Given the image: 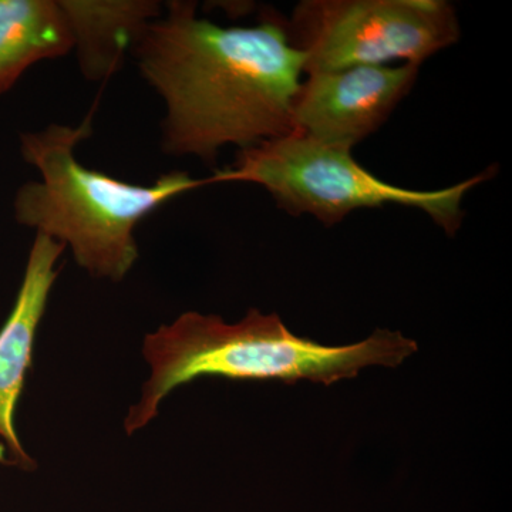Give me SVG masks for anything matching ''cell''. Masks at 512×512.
<instances>
[{
  "label": "cell",
  "mask_w": 512,
  "mask_h": 512,
  "mask_svg": "<svg viewBox=\"0 0 512 512\" xmlns=\"http://www.w3.org/2000/svg\"><path fill=\"white\" fill-rule=\"evenodd\" d=\"M165 5L130 55L167 107V156L214 163L222 147L295 133L292 103L305 56L289 43L284 16L266 9L258 25L225 28L200 18L197 3Z\"/></svg>",
  "instance_id": "obj_1"
},
{
  "label": "cell",
  "mask_w": 512,
  "mask_h": 512,
  "mask_svg": "<svg viewBox=\"0 0 512 512\" xmlns=\"http://www.w3.org/2000/svg\"><path fill=\"white\" fill-rule=\"evenodd\" d=\"M417 343L403 333L377 329L348 346H323L293 335L276 313L251 309L238 323L217 315L183 313L144 339L150 365L140 402L128 410L127 434L147 426L174 389L202 376L232 380H301L325 384L353 379L369 366L397 367L417 352Z\"/></svg>",
  "instance_id": "obj_2"
},
{
  "label": "cell",
  "mask_w": 512,
  "mask_h": 512,
  "mask_svg": "<svg viewBox=\"0 0 512 512\" xmlns=\"http://www.w3.org/2000/svg\"><path fill=\"white\" fill-rule=\"evenodd\" d=\"M92 116L79 126L50 124L20 136L23 160L42 180L22 185L13 208L19 224L72 249L80 268L94 278L120 282L138 259L134 229L168 201L211 185L185 171L156 183H126L80 163L76 147L92 136Z\"/></svg>",
  "instance_id": "obj_3"
},
{
  "label": "cell",
  "mask_w": 512,
  "mask_h": 512,
  "mask_svg": "<svg viewBox=\"0 0 512 512\" xmlns=\"http://www.w3.org/2000/svg\"><path fill=\"white\" fill-rule=\"evenodd\" d=\"M494 168L443 190L416 191L384 183L356 163L349 148L330 146L302 133L241 148L231 167L208 177L210 184L262 185L289 215H312L325 227L340 224L360 208L402 205L429 215L447 235L463 224V200Z\"/></svg>",
  "instance_id": "obj_4"
},
{
  "label": "cell",
  "mask_w": 512,
  "mask_h": 512,
  "mask_svg": "<svg viewBox=\"0 0 512 512\" xmlns=\"http://www.w3.org/2000/svg\"><path fill=\"white\" fill-rule=\"evenodd\" d=\"M284 26L306 74L397 60L421 66L461 37L446 0H302Z\"/></svg>",
  "instance_id": "obj_5"
},
{
  "label": "cell",
  "mask_w": 512,
  "mask_h": 512,
  "mask_svg": "<svg viewBox=\"0 0 512 512\" xmlns=\"http://www.w3.org/2000/svg\"><path fill=\"white\" fill-rule=\"evenodd\" d=\"M420 66H357L308 74L292 103L296 133L349 148L376 133L416 84Z\"/></svg>",
  "instance_id": "obj_6"
},
{
  "label": "cell",
  "mask_w": 512,
  "mask_h": 512,
  "mask_svg": "<svg viewBox=\"0 0 512 512\" xmlns=\"http://www.w3.org/2000/svg\"><path fill=\"white\" fill-rule=\"evenodd\" d=\"M64 249L60 242L36 232L18 298L0 330V439L12 454V463L26 470L36 467V463L23 450L16 433V406L32 362L37 328L59 275L56 264Z\"/></svg>",
  "instance_id": "obj_7"
},
{
  "label": "cell",
  "mask_w": 512,
  "mask_h": 512,
  "mask_svg": "<svg viewBox=\"0 0 512 512\" xmlns=\"http://www.w3.org/2000/svg\"><path fill=\"white\" fill-rule=\"evenodd\" d=\"M62 5L72 23L80 69L89 80L116 73L148 23L161 16V3L150 0H62Z\"/></svg>",
  "instance_id": "obj_8"
},
{
  "label": "cell",
  "mask_w": 512,
  "mask_h": 512,
  "mask_svg": "<svg viewBox=\"0 0 512 512\" xmlns=\"http://www.w3.org/2000/svg\"><path fill=\"white\" fill-rule=\"evenodd\" d=\"M74 49L62 0H0V94L33 64Z\"/></svg>",
  "instance_id": "obj_9"
},
{
  "label": "cell",
  "mask_w": 512,
  "mask_h": 512,
  "mask_svg": "<svg viewBox=\"0 0 512 512\" xmlns=\"http://www.w3.org/2000/svg\"><path fill=\"white\" fill-rule=\"evenodd\" d=\"M6 448L0 444V463H6Z\"/></svg>",
  "instance_id": "obj_10"
}]
</instances>
